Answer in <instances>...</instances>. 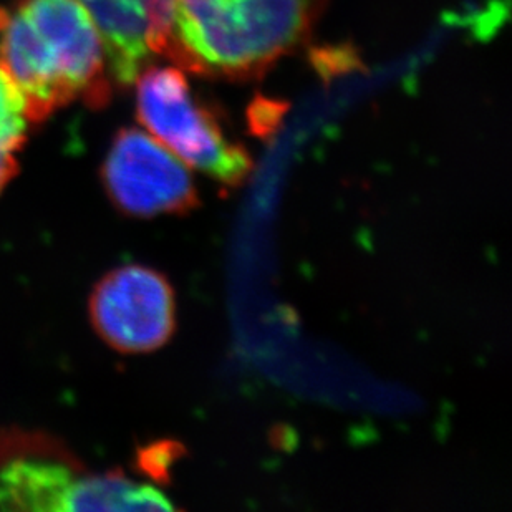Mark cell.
<instances>
[{
  "label": "cell",
  "mask_w": 512,
  "mask_h": 512,
  "mask_svg": "<svg viewBox=\"0 0 512 512\" xmlns=\"http://www.w3.org/2000/svg\"><path fill=\"white\" fill-rule=\"evenodd\" d=\"M19 173V161L15 155H0V194Z\"/></svg>",
  "instance_id": "obj_10"
},
{
  "label": "cell",
  "mask_w": 512,
  "mask_h": 512,
  "mask_svg": "<svg viewBox=\"0 0 512 512\" xmlns=\"http://www.w3.org/2000/svg\"><path fill=\"white\" fill-rule=\"evenodd\" d=\"M30 123L22 93L0 65V155H17L24 148Z\"/></svg>",
  "instance_id": "obj_8"
},
{
  "label": "cell",
  "mask_w": 512,
  "mask_h": 512,
  "mask_svg": "<svg viewBox=\"0 0 512 512\" xmlns=\"http://www.w3.org/2000/svg\"><path fill=\"white\" fill-rule=\"evenodd\" d=\"M325 0H176L173 62L251 80L305 44Z\"/></svg>",
  "instance_id": "obj_2"
},
{
  "label": "cell",
  "mask_w": 512,
  "mask_h": 512,
  "mask_svg": "<svg viewBox=\"0 0 512 512\" xmlns=\"http://www.w3.org/2000/svg\"><path fill=\"white\" fill-rule=\"evenodd\" d=\"M102 35L108 73L131 87L155 58L174 55L176 0H78Z\"/></svg>",
  "instance_id": "obj_7"
},
{
  "label": "cell",
  "mask_w": 512,
  "mask_h": 512,
  "mask_svg": "<svg viewBox=\"0 0 512 512\" xmlns=\"http://www.w3.org/2000/svg\"><path fill=\"white\" fill-rule=\"evenodd\" d=\"M93 473L49 433L0 428V511H83Z\"/></svg>",
  "instance_id": "obj_5"
},
{
  "label": "cell",
  "mask_w": 512,
  "mask_h": 512,
  "mask_svg": "<svg viewBox=\"0 0 512 512\" xmlns=\"http://www.w3.org/2000/svg\"><path fill=\"white\" fill-rule=\"evenodd\" d=\"M133 85L138 121L184 165L228 188L249 178L252 160L246 148L224 133L181 70L148 65Z\"/></svg>",
  "instance_id": "obj_3"
},
{
  "label": "cell",
  "mask_w": 512,
  "mask_h": 512,
  "mask_svg": "<svg viewBox=\"0 0 512 512\" xmlns=\"http://www.w3.org/2000/svg\"><path fill=\"white\" fill-rule=\"evenodd\" d=\"M0 65L32 123L77 100L95 108L110 100L102 35L78 0H19L0 9Z\"/></svg>",
  "instance_id": "obj_1"
},
{
  "label": "cell",
  "mask_w": 512,
  "mask_h": 512,
  "mask_svg": "<svg viewBox=\"0 0 512 512\" xmlns=\"http://www.w3.org/2000/svg\"><path fill=\"white\" fill-rule=\"evenodd\" d=\"M181 455L179 445H173L170 441L165 443H156V445L146 446L143 450L138 451L136 464L138 469L148 474L155 481H163L165 483L170 473L171 464Z\"/></svg>",
  "instance_id": "obj_9"
},
{
  "label": "cell",
  "mask_w": 512,
  "mask_h": 512,
  "mask_svg": "<svg viewBox=\"0 0 512 512\" xmlns=\"http://www.w3.org/2000/svg\"><path fill=\"white\" fill-rule=\"evenodd\" d=\"M102 183L113 206L128 218L183 216L199 206L188 166L138 128L116 133L103 161Z\"/></svg>",
  "instance_id": "obj_4"
},
{
  "label": "cell",
  "mask_w": 512,
  "mask_h": 512,
  "mask_svg": "<svg viewBox=\"0 0 512 512\" xmlns=\"http://www.w3.org/2000/svg\"><path fill=\"white\" fill-rule=\"evenodd\" d=\"M88 314L98 337L116 352H155L176 330V295L153 267L126 264L93 287Z\"/></svg>",
  "instance_id": "obj_6"
}]
</instances>
